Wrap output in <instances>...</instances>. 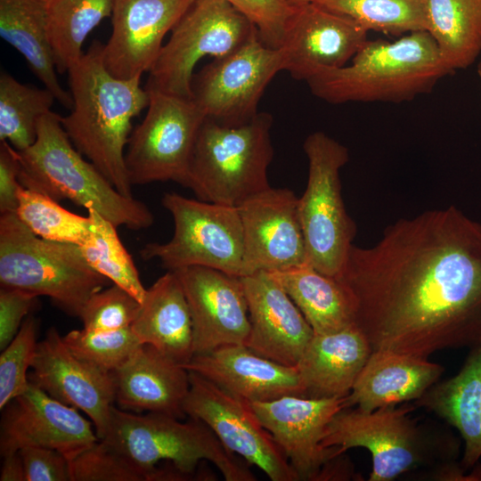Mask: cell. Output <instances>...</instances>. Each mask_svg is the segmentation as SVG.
<instances>
[{
	"label": "cell",
	"mask_w": 481,
	"mask_h": 481,
	"mask_svg": "<svg viewBox=\"0 0 481 481\" xmlns=\"http://www.w3.org/2000/svg\"><path fill=\"white\" fill-rule=\"evenodd\" d=\"M477 74H478V77L481 79V66L480 65H477Z\"/></svg>",
	"instance_id": "48"
},
{
	"label": "cell",
	"mask_w": 481,
	"mask_h": 481,
	"mask_svg": "<svg viewBox=\"0 0 481 481\" xmlns=\"http://www.w3.org/2000/svg\"><path fill=\"white\" fill-rule=\"evenodd\" d=\"M453 73L427 30L395 41H367L348 64L322 70L306 81L311 93L331 103H400L430 92Z\"/></svg>",
	"instance_id": "3"
},
{
	"label": "cell",
	"mask_w": 481,
	"mask_h": 481,
	"mask_svg": "<svg viewBox=\"0 0 481 481\" xmlns=\"http://www.w3.org/2000/svg\"><path fill=\"white\" fill-rule=\"evenodd\" d=\"M183 366L249 403L287 395L306 397L296 366L263 357L244 344L223 346L194 355Z\"/></svg>",
	"instance_id": "23"
},
{
	"label": "cell",
	"mask_w": 481,
	"mask_h": 481,
	"mask_svg": "<svg viewBox=\"0 0 481 481\" xmlns=\"http://www.w3.org/2000/svg\"><path fill=\"white\" fill-rule=\"evenodd\" d=\"M477 65H480V66H481V60H480V61L478 62V64H477Z\"/></svg>",
	"instance_id": "49"
},
{
	"label": "cell",
	"mask_w": 481,
	"mask_h": 481,
	"mask_svg": "<svg viewBox=\"0 0 481 481\" xmlns=\"http://www.w3.org/2000/svg\"><path fill=\"white\" fill-rule=\"evenodd\" d=\"M19 452L26 481H70L69 461L59 451L29 446Z\"/></svg>",
	"instance_id": "42"
},
{
	"label": "cell",
	"mask_w": 481,
	"mask_h": 481,
	"mask_svg": "<svg viewBox=\"0 0 481 481\" xmlns=\"http://www.w3.org/2000/svg\"><path fill=\"white\" fill-rule=\"evenodd\" d=\"M240 278L250 321L244 345L263 357L296 366L314 335L312 327L269 272Z\"/></svg>",
	"instance_id": "22"
},
{
	"label": "cell",
	"mask_w": 481,
	"mask_h": 481,
	"mask_svg": "<svg viewBox=\"0 0 481 481\" xmlns=\"http://www.w3.org/2000/svg\"><path fill=\"white\" fill-rule=\"evenodd\" d=\"M188 371L190 389L183 405L188 417L204 422L229 451L259 468L272 481H298L249 401Z\"/></svg>",
	"instance_id": "14"
},
{
	"label": "cell",
	"mask_w": 481,
	"mask_h": 481,
	"mask_svg": "<svg viewBox=\"0 0 481 481\" xmlns=\"http://www.w3.org/2000/svg\"><path fill=\"white\" fill-rule=\"evenodd\" d=\"M70 481H145L143 474L104 439L69 461Z\"/></svg>",
	"instance_id": "40"
},
{
	"label": "cell",
	"mask_w": 481,
	"mask_h": 481,
	"mask_svg": "<svg viewBox=\"0 0 481 481\" xmlns=\"http://www.w3.org/2000/svg\"><path fill=\"white\" fill-rule=\"evenodd\" d=\"M344 453L330 458L321 469L315 481L349 480L355 477L351 462Z\"/></svg>",
	"instance_id": "45"
},
{
	"label": "cell",
	"mask_w": 481,
	"mask_h": 481,
	"mask_svg": "<svg viewBox=\"0 0 481 481\" xmlns=\"http://www.w3.org/2000/svg\"><path fill=\"white\" fill-rule=\"evenodd\" d=\"M354 20L315 3L296 9L281 47L283 70L306 82L317 73L347 64L367 41Z\"/></svg>",
	"instance_id": "21"
},
{
	"label": "cell",
	"mask_w": 481,
	"mask_h": 481,
	"mask_svg": "<svg viewBox=\"0 0 481 481\" xmlns=\"http://www.w3.org/2000/svg\"><path fill=\"white\" fill-rule=\"evenodd\" d=\"M20 160L18 151L6 141L0 144V214L16 212Z\"/></svg>",
	"instance_id": "44"
},
{
	"label": "cell",
	"mask_w": 481,
	"mask_h": 481,
	"mask_svg": "<svg viewBox=\"0 0 481 481\" xmlns=\"http://www.w3.org/2000/svg\"><path fill=\"white\" fill-rule=\"evenodd\" d=\"M273 121L267 112L238 126L206 118L195 142L186 187L198 200L232 207L271 187Z\"/></svg>",
	"instance_id": "6"
},
{
	"label": "cell",
	"mask_w": 481,
	"mask_h": 481,
	"mask_svg": "<svg viewBox=\"0 0 481 481\" xmlns=\"http://www.w3.org/2000/svg\"><path fill=\"white\" fill-rule=\"evenodd\" d=\"M243 239V276L307 264L298 198L288 188L255 194L238 207Z\"/></svg>",
	"instance_id": "15"
},
{
	"label": "cell",
	"mask_w": 481,
	"mask_h": 481,
	"mask_svg": "<svg viewBox=\"0 0 481 481\" xmlns=\"http://www.w3.org/2000/svg\"><path fill=\"white\" fill-rule=\"evenodd\" d=\"M142 303L125 289L112 284L94 293L84 306L79 318L83 328L111 331L130 328Z\"/></svg>",
	"instance_id": "39"
},
{
	"label": "cell",
	"mask_w": 481,
	"mask_h": 481,
	"mask_svg": "<svg viewBox=\"0 0 481 481\" xmlns=\"http://www.w3.org/2000/svg\"><path fill=\"white\" fill-rule=\"evenodd\" d=\"M256 33L257 28L227 1L194 0L163 45L145 88L192 98L200 60L226 56Z\"/></svg>",
	"instance_id": "10"
},
{
	"label": "cell",
	"mask_w": 481,
	"mask_h": 481,
	"mask_svg": "<svg viewBox=\"0 0 481 481\" xmlns=\"http://www.w3.org/2000/svg\"><path fill=\"white\" fill-rule=\"evenodd\" d=\"M367 32L401 36L427 29L426 0H314Z\"/></svg>",
	"instance_id": "34"
},
{
	"label": "cell",
	"mask_w": 481,
	"mask_h": 481,
	"mask_svg": "<svg viewBox=\"0 0 481 481\" xmlns=\"http://www.w3.org/2000/svg\"><path fill=\"white\" fill-rule=\"evenodd\" d=\"M411 409L387 406L371 412L344 408L329 423L322 445L338 453L355 447L372 458L370 481H391L431 461L435 440L408 415Z\"/></svg>",
	"instance_id": "12"
},
{
	"label": "cell",
	"mask_w": 481,
	"mask_h": 481,
	"mask_svg": "<svg viewBox=\"0 0 481 481\" xmlns=\"http://www.w3.org/2000/svg\"><path fill=\"white\" fill-rule=\"evenodd\" d=\"M131 330L141 344L151 345L182 365L194 355L189 306L181 282L167 271L147 289Z\"/></svg>",
	"instance_id": "27"
},
{
	"label": "cell",
	"mask_w": 481,
	"mask_h": 481,
	"mask_svg": "<svg viewBox=\"0 0 481 481\" xmlns=\"http://www.w3.org/2000/svg\"><path fill=\"white\" fill-rule=\"evenodd\" d=\"M173 272L189 306L194 355L223 346L245 344L250 321L241 278L204 266H188Z\"/></svg>",
	"instance_id": "18"
},
{
	"label": "cell",
	"mask_w": 481,
	"mask_h": 481,
	"mask_svg": "<svg viewBox=\"0 0 481 481\" xmlns=\"http://www.w3.org/2000/svg\"><path fill=\"white\" fill-rule=\"evenodd\" d=\"M287 1L291 6L298 8L306 4L313 3L314 0H287Z\"/></svg>",
	"instance_id": "47"
},
{
	"label": "cell",
	"mask_w": 481,
	"mask_h": 481,
	"mask_svg": "<svg viewBox=\"0 0 481 481\" xmlns=\"http://www.w3.org/2000/svg\"><path fill=\"white\" fill-rule=\"evenodd\" d=\"M285 289L314 334H327L355 324V305L338 279L322 273L309 264L269 272Z\"/></svg>",
	"instance_id": "30"
},
{
	"label": "cell",
	"mask_w": 481,
	"mask_h": 481,
	"mask_svg": "<svg viewBox=\"0 0 481 481\" xmlns=\"http://www.w3.org/2000/svg\"><path fill=\"white\" fill-rule=\"evenodd\" d=\"M112 376L119 409L182 420L187 416L183 405L190 389L189 371L152 346L142 344Z\"/></svg>",
	"instance_id": "24"
},
{
	"label": "cell",
	"mask_w": 481,
	"mask_h": 481,
	"mask_svg": "<svg viewBox=\"0 0 481 481\" xmlns=\"http://www.w3.org/2000/svg\"><path fill=\"white\" fill-rule=\"evenodd\" d=\"M79 359L112 373L123 366L142 345L131 328L111 331L73 330L62 337Z\"/></svg>",
	"instance_id": "37"
},
{
	"label": "cell",
	"mask_w": 481,
	"mask_h": 481,
	"mask_svg": "<svg viewBox=\"0 0 481 481\" xmlns=\"http://www.w3.org/2000/svg\"><path fill=\"white\" fill-rule=\"evenodd\" d=\"M242 13L257 29L260 40L268 47L282 46L290 20L296 12L287 0H225Z\"/></svg>",
	"instance_id": "41"
},
{
	"label": "cell",
	"mask_w": 481,
	"mask_h": 481,
	"mask_svg": "<svg viewBox=\"0 0 481 481\" xmlns=\"http://www.w3.org/2000/svg\"><path fill=\"white\" fill-rule=\"evenodd\" d=\"M37 321L29 314L13 339L0 355V409L21 394L29 386L37 346Z\"/></svg>",
	"instance_id": "38"
},
{
	"label": "cell",
	"mask_w": 481,
	"mask_h": 481,
	"mask_svg": "<svg viewBox=\"0 0 481 481\" xmlns=\"http://www.w3.org/2000/svg\"><path fill=\"white\" fill-rule=\"evenodd\" d=\"M115 0H45L48 36L58 73L68 72L80 60L86 37L111 16Z\"/></svg>",
	"instance_id": "32"
},
{
	"label": "cell",
	"mask_w": 481,
	"mask_h": 481,
	"mask_svg": "<svg viewBox=\"0 0 481 481\" xmlns=\"http://www.w3.org/2000/svg\"><path fill=\"white\" fill-rule=\"evenodd\" d=\"M194 0H115L112 30L102 47L109 72L122 79L141 78L150 72L163 47L165 36Z\"/></svg>",
	"instance_id": "19"
},
{
	"label": "cell",
	"mask_w": 481,
	"mask_h": 481,
	"mask_svg": "<svg viewBox=\"0 0 481 481\" xmlns=\"http://www.w3.org/2000/svg\"><path fill=\"white\" fill-rule=\"evenodd\" d=\"M174 222L166 243L146 244L144 260L156 259L167 271L204 266L242 277L244 239L237 207L189 199L175 192L162 198Z\"/></svg>",
	"instance_id": "9"
},
{
	"label": "cell",
	"mask_w": 481,
	"mask_h": 481,
	"mask_svg": "<svg viewBox=\"0 0 481 481\" xmlns=\"http://www.w3.org/2000/svg\"><path fill=\"white\" fill-rule=\"evenodd\" d=\"M371 352L369 340L355 324L314 334L296 365L306 397L347 396Z\"/></svg>",
	"instance_id": "26"
},
{
	"label": "cell",
	"mask_w": 481,
	"mask_h": 481,
	"mask_svg": "<svg viewBox=\"0 0 481 481\" xmlns=\"http://www.w3.org/2000/svg\"><path fill=\"white\" fill-rule=\"evenodd\" d=\"M15 213L36 235L45 240L81 246L90 235L88 215H76L52 198L22 185Z\"/></svg>",
	"instance_id": "36"
},
{
	"label": "cell",
	"mask_w": 481,
	"mask_h": 481,
	"mask_svg": "<svg viewBox=\"0 0 481 481\" xmlns=\"http://www.w3.org/2000/svg\"><path fill=\"white\" fill-rule=\"evenodd\" d=\"M186 421L159 412H132L112 407L103 438L144 476L159 481V463H171L188 476H195L201 461H208L226 481H256L240 456L229 451L201 420Z\"/></svg>",
	"instance_id": "5"
},
{
	"label": "cell",
	"mask_w": 481,
	"mask_h": 481,
	"mask_svg": "<svg viewBox=\"0 0 481 481\" xmlns=\"http://www.w3.org/2000/svg\"><path fill=\"white\" fill-rule=\"evenodd\" d=\"M29 380L61 403L82 411L99 439L107 433L115 383L112 373L77 357L53 327L37 343Z\"/></svg>",
	"instance_id": "17"
},
{
	"label": "cell",
	"mask_w": 481,
	"mask_h": 481,
	"mask_svg": "<svg viewBox=\"0 0 481 481\" xmlns=\"http://www.w3.org/2000/svg\"><path fill=\"white\" fill-rule=\"evenodd\" d=\"M427 31L454 72L481 53V0H426Z\"/></svg>",
	"instance_id": "31"
},
{
	"label": "cell",
	"mask_w": 481,
	"mask_h": 481,
	"mask_svg": "<svg viewBox=\"0 0 481 481\" xmlns=\"http://www.w3.org/2000/svg\"><path fill=\"white\" fill-rule=\"evenodd\" d=\"M0 36L23 56L56 101L71 110V94L61 86L56 75L45 0H0Z\"/></svg>",
	"instance_id": "29"
},
{
	"label": "cell",
	"mask_w": 481,
	"mask_h": 481,
	"mask_svg": "<svg viewBox=\"0 0 481 481\" xmlns=\"http://www.w3.org/2000/svg\"><path fill=\"white\" fill-rule=\"evenodd\" d=\"M91 232L87 240L80 247L87 264L132 295L141 303L147 289L144 288L130 254L122 244L117 228L94 209H88Z\"/></svg>",
	"instance_id": "35"
},
{
	"label": "cell",
	"mask_w": 481,
	"mask_h": 481,
	"mask_svg": "<svg viewBox=\"0 0 481 481\" xmlns=\"http://www.w3.org/2000/svg\"><path fill=\"white\" fill-rule=\"evenodd\" d=\"M444 368L428 358L388 349L372 350L359 373L345 408L371 412L418 400L436 383Z\"/></svg>",
	"instance_id": "25"
},
{
	"label": "cell",
	"mask_w": 481,
	"mask_h": 481,
	"mask_svg": "<svg viewBox=\"0 0 481 481\" xmlns=\"http://www.w3.org/2000/svg\"><path fill=\"white\" fill-rule=\"evenodd\" d=\"M0 454L29 446L59 451L71 461L99 438L79 411L53 398L29 381L2 410Z\"/></svg>",
	"instance_id": "16"
},
{
	"label": "cell",
	"mask_w": 481,
	"mask_h": 481,
	"mask_svg": "<svg viewBox=\"0 0 481 481\" xmlns=\"http://www.w3.org/2000/svg\"><path fill=\"white\" fill-rule=\"evenodd\" d=\"M0 481H26L25 469L20 452L2 456Z\"/></svg>",
	"instance_id": "46"
},
{
	"label": "cell",
	"mask_w": 481,
	"mask_h": 481,
	"mask_svg": "<svg viewBox=\"0 0 481 481\" xmlns=\"http://www.w3.org/2000/svg\"><path fill=\"white\" fill-rule=\"evenodd\" d=\"M19 181L29 190L56 201L71 200L87 210H96L116 227L149 228L154 216L134 197L121 194L91 162L75 148L67 135L61 117L53 111L38 125L36 142L18 151Z\"/></svg>",
	"instance_id": "4"
},
{
	"label": "cell",
	"mask_w": 481,
	"mask_h": 481,
	"mask_svg": "<svg viewBox=\"0 0 481 481\" xmlns=\"http://www.w3.org/2000/svg\"><path fill=\"white\" fill-rule=\"evenodd\" d=\"M250 404L298 481H315L322 467L339 454L337 448H324L322 441L332 418L345 408L344 398L287 395Z\"/></svg>",
	"instance_id": "20"
},
{
	"label": "cell",
	"mask_w": 481,
	"mask_h": 481,
	"mask_svg": "<svg viewBox=\"0 0 481 481\" xmlns=\"http://www.w3.org/2000/svg\"><path fill=\"white\" fill-rule=\"evenodd\" d=\"M149 93L147 113L132 132L125 153L129 181L132 186L173 181L186 187L206 115L192 98Z\"/></svg>",
	"instance_id": "11"
},
{
	"label": "cell",
	"mask_w": 481,
	"mask_h": 481,
	"mask_svg": "<svg viewBox=\"0 0 481 481\" xmlns=\"http://www.w3.org/2000/svg\"><path fill=\"white\" fill-rule=\"evenodd\" d=\"M338 279L372 350L428 358L481 344V224L453 206L387 226L353 244Z\"/></svg>",
	"instance_id": "1"
},
{
	"label": "cell",
	"mask_w": 481,
	"mask_h": 481,
	"mask_svg": "<svg viewBox=\"0 0 481 481\" xmlns=\"http://www.w3.org/2000/svg\"><path fill=\"white\" fill-rule=\"evenodd\" d=\"M303 149L308 159V178L298 198V215L307 264L338 278L356 235L355 223L344 204L339 174L349 160V151L322 131L310 134Z\"/></svg>",
	"instance_id": "8"
},
{
	"label": "cell",
	"mask_w": 481,
	"mask_h": 481,
	"mask_svg": "<svg viewBox=\"0 0 481 481\" xmlns=\"http://www.w3.org/2000/svg\"><path fill=\"white\" fill-rule=\"evenodd\" d=\"M103 45L94 41L69 71L73 107L61 125L75 148L123 195L133 197L125 153L132 120L150 102L141 78L111 75L102 59Z\"/></svg>",
	"instance_id": "2"
},
{
	"label": "cell",
	"mask_w": 481,
	"mask_h": 481,
	"mask_svg": "<svg viewBox=\"0 0 481 481\" xmlns=\"http://www.w3.org/2000/svg\"><path fill=\"white\" fill-rule=\"evenodd\" d=\"M416 404L458 430L464 441L461 464L476 466L481 458V344L470 348L458 373L435 383Z\"/></svg>",
	"instance_id": "28"
},
{
	"label": "cell",
	"mask_w": 481,
	"mask_h": 481,
	"mask_svg": "<svg viewBox=\"0 0 481 481\" xmlns=\"http://www.w3.org/2000/svg\"><path fill=\"white\" fill-rule=\"evenodd\" d=\"M37 302V296L19 289H0V350L17 335Z\"/></svg>",
	"instance_id": "43"
},
{
	"label": "cell",
	"mask_w": 481,
	"mask_h": 481,
	"mask_svg": "<svg viewBox=\"0 0 481 481\" xmlns=\"http://www.w3.org/2000/svg\"><path fill=\"white\" fill-rule=\"evenodd\" d=\"M56 101L47 88L20 83L6 71L0 74V141L17 151L37 140L41 118L52 111Z\"/></svg>",
	"instance_id": "33"
},
{
	"label": "cell",
	"mask_w": 481,
	"mask_h": 481,
	"mask_svg": "<svg viewBox=\"0 0 481 481\" xmlns=\"http://www.w3.org/2000/svg\"><path fill=\"white\" fill-rule=\"evenodd\" d=\"M281 48L266 46L258 33L226 56L214 59L192 80V99L217 123L238 126L257 113L263 94L275 75L283 70Z\"/></svg>",
	"instance_id": "13"
},
{
	"label": "cell",
	"mask_w": 481,
	"mask_h": 481,
	"mask_svg": "<svg viewBox=\"0 0 481 481\" xmlns=\"http://www.w3.org/2000/svg\"><path fill=\"white\" fill-rule=\"evenodd\" d=\"M110 282L87 264L78 245L43 239L15 212L1 213V287L49 297L79 317L89 298Z\"/></svg>",
	"instance_id": "7"
}]
</instances>
